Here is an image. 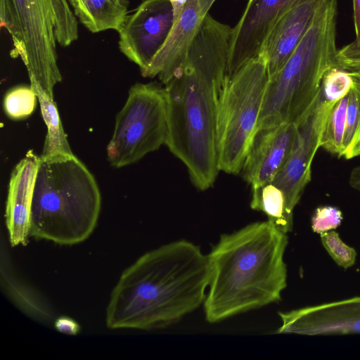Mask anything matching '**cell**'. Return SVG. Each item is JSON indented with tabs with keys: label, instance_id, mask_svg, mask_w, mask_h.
Instances as JSON below:
<instances>
[{
	"label": "cell",
	"instance_id": "obj_14",
	"mask_svg": "<svg viewBox=\"0 0 360 360\" xmlns=\"http://www.w3.org/2000/svg\"><path fill=\"white\" fill-rule=\"evenodd\" d=\"M217 0H187L165 44L149 65L141 72L143 77H155L164 84L183 63L187 51L208 11Z\"/></svg>",
	"mask_w": 360,
	"mask_h": 360
},
{
	"label": "cell",
	"instance_id": "obj_16",
	"mask_svg": "<svg viewBox=\"0 0 360 360\" xmlns=\"http://www.w3.org/2000/svg\"><path fill=\"white\" fill-rule=\"evenodd\" d=\"M39 157L27 153L13 170L6 205V223L12 246L26 245L30 236V211Z\"/></svg>",
	"mask_w": 360,
	"mask_h": 360
},
{
	"label": "cell",
	"instance_id": "obj_9",
	"mask_svg": "<svg viewBox=\"0 0 360 360\" xmlns=\"http://www.w3.org/2000/svg\"><path fill=\"white\" fill-rule=\"evenodd\" d=\"M335 104L326 100L321 89L311 108L297 123L289 157L271 182L284 193L288 208L293 212L311 181V163L318 149L327 118Z\"/></svg>",
	"mask_w": 360,
	"mask_h": 360
},
{
	"label": "cell",
	"instance_id": "obj_22",
	"mask_svg": "<svg viewBox=\"0 0 360 360\" xmlns=\"http://www.w3.org/2000/svg\"><path fill=\"white\" fill-rule=\"evenodd\" d=\"M37 96L27 86H20L10 89L4 99V109L12 120H22L29 117L34 110Z\"/></svg>",
	"mask_w": 360,
	"mask_h": 360
},
{
	"label": "cell",
	"instance_id": "obj_30",
	"mask_svg": "<svg viewBox=\"0 0 360 360\" xmlns=\"http://www.w3.org/2000/svg\"><path fill=\"white\" fill-rule=\"evenodd\" d=\"M172 8H173V15H174V23L177 20L179 17L180 16L187 0H170ZM174 25V24H173Z\"/></svg>",
	"mask_w": 360,
	"mask_h": 360
},
{
	"label": "cell",
	"instance_id": "obj_17",
	"mask_svg": "<svg viewBox=\"0 0 360 360\" xmlns=\"http://www.w3.org/2000/svg\"><path fill=\"white\" fill-rule=\"evenodd\" d=\"M1 284L9 299L25 314L46 323L53 319L54 310L49 302L16 276L3 242L1 248Z\"/></svg>",
	"mask_w": 360,
	"mask_h": 360
},
{
	"label": "cell",
	"instance_id": "obj_15",
	"mask_svg": "<svg viewBox=\"0 0 360 360\" xmlns=\"http://www.w3.org/2000/svg\"><path fill=\"white\" fill-rule=\"evenodd\" d=\"M326 1L311 0L300 4L285 13L271 28L262 49L266 55L269 78L286 63Z\"/></svg>",
	"mask_w": 360,
	"mask_h": 360
},
{
	"label": "cell",
	"instance_id": "obj_6",
	"mask_svg": "<svg viewBox=\"0 0 360 360\" xmlns=\"http://www.w3.org/2000/svg\"><path fill=\"white\" fill-rule=\"evenodd\" d=\"M0 21L11 37V56L25 64L37 98L53 100L62 80L56 44L68 46L79 37L68 0H0Z\"/></svg>",
	"mask_w": 360,
	"mask_h": 360
},
{
	"label": "cell",
	"instance_id": "obj_26",
	"mask_svg": "<svg viewBox=\"0 0 360 360\" xmlns=\"http://www.w3.org/2000/svg\"><path fill=\"white\" fill-rule=\"evenodd\" d=\"M360 60V36L339 49L337 54V65L339 63Z\"/></svg>",
	"mask_w": 360,
	"mask_h": 360
},
{
	"label": "cell",
	"instance_id": "obj_20",
	"mask_svg": "<svg viewBox=\"0 0 360 360\" xmlns=\"http://www.w3.org/2000/svg\"><path fill=\"white\" fill-rule=\"evenodd\" d=\"M349 72L353 82L347 96L346 129L342 154V157L346 159L356 157L360 143V73Z\"/></svg>",
	"mask_w": 360,
	"mask_h": 360
},
{
	"label": "cell",
	"instance_id": "obj_28",
	"mask_svg": "<svg viewBox=\"0 0 360 360\" xmlns=\"http://www.w3.org/2000/svg\"><path fill=\"white\" fill-rule=\"evenodd\" d=\"M356 37L360 36V0H352Z\"/></svg>",
	"mask_w": 360,
	"mask_h": 360
},
{
	"label": "cell",
	"instance_id": "obj_1",
	"mask_svg": "<svg viewBox=\"0 0 360 360\" xmlns=\"http://www.w3.org/2000/svg\"><path fill=\"white\" fill-rule=\"evenodd\" d=\"M231 28L209 13L183 63L164 83L167 110L165 145L205 191L219 172L217 117L228 63Z\"/></svg>",
	"mask_w": 360,
	"mask_h": 360
},
{
	"label": "cell",
	"instance_id": "obj_24",
	"mask_svg": "<svg viewBox=\"0 0 360 360\" xmlns=\"http://www.w3.org/2000/svg\"><path fill=\"white\" fill-rule=\"evenodd\" d=\"M321 240L326 250L338 266L346 269L354 264L356 250L345 244L336 231H330L321 234Z\"/></svg>",
	"mask_w": 360,
	"mask_h": 360
},
{
	"label": "cell",
	"instance_id": "obj_7",
	"mask_svg": "<svg viewBox=\"0 0 360 360\" xmlns=\"http://www.w3.org/2000/svg\"><path fill=\"white\" fill-rule=\"evenodd\" d=\"M269 80L264 51L225 78L217 117V145L220 171L237 174L257 130Z\"/></svg>",
	"mask_w": 360,
	"mask_h": 360
},
{
	"label": "cell",
	"instance_id": "obj_3",
	"mask_svg": "<svg viewBox=\"0 0 360 360\" xmlns=\"http://www.w3.org/2000/svg\"><path fill=\"white\" fill-rule=\"evenodd\" d=\"M288 243L287 233L269 221L221 235L207 255L206 320L217 323L279 301L287 286L284 253Z\"/></svg>",
	"mask_w": 360,
	"mask_h": 360
},
{
	"label": "cell",
	"instance_id": "obj_29",
	"mask_svg": "<svg viewBox=\"0 0 360 360\" xmlns=\"http://www.w3.org/2000/svg\"><path fill=\"white\" fill-rule=\"evenodd\" d=\"M349 184L352 188L360 192V165L354 167L351 171Z\"/></svg>",
	"mask_w": 360,
	"mask_h": 360
},
{
	"label": "cell",
	"instance_id": "obj_19",
	"mask_svg": "<svg viewBox=\"0 0 360 360\" xmlns=\"http://www.w3.org/2000/svg\"><path fill=\"white\" fill-rule=\"evenodd\" d=\"M250 207L267 217V221L288 233L293 226V212L288 208L283 192L272 183L252 188Z\"/></svg>",
	"mask_w": 360,
	"mask_h": 360
},
{
	"label": "cell",
	"instance_id": "obj_23",
	"mask_svg": "<svg viewBox=\"0 0 360 360\" xmlns=\"http://www.w3.org/2000/svg\"><path fill=\"white\" fill-rule=\"evenodd\" d=\"M352 82L349 72L339 67H333L324 75L321 92L326 100L336 103L348 94Z\"/></svg>",
	"mask_w": 360,
	"mask_h": 360
},
{
	"label": "cell",
	"instance_id": "obj_32",
	"mask_svg": "<svg viewBox=\"0 0 360 360\" xmlns=\"http://www.w3.org/2000/svg\"><path fill=\"white\" fill-rule=\"evenodd\" d=\"M356 156H360V143H359L357 150H356Z\"/></svg>",
	"mask_w": 360,
	"mask_h": 360
},
{
	"label": "cell",
	"instance_id": "obj_8",
	"mask_svg": "<svg viewBox=\"0 0 360 360\" xmlns=\"http://www.w3.org/2000/svg\"><path fill=\"white\" fill-rule=\"evenodd\" d=\"M167 110L164 87L158 84H136L117 115L115 129L107 146L111 165L133 164L165 144Z\"/></svg>",
	"mask_w": 360,
	"mask_h": 360
},
{
	"label": "cell",
	"instance_id": "obj_12",
	"mask_svg": "<svg viewBox=\"0 0 360 360\" xmlns=\"http://www.w3.org/2000/svg\"><path fill=\"white\" fill-rule=\"evenodd\" d=\"M277 333L305 335L360 334V296L278 312Z\"/></svg>",
	"mask_w": 360,
	"mask_h": 360
},
{
	"label": "cell",
	"instance_id": "obj_10",
	"mask_svg": "<svg viewBox=\"0 0 360 360\" xmlns=\"http://www.w3.org/2000/svg\"><path fill=\"white\" fill-rule=\"evenodd\" d=\"M173 24L170 0H144L118 32L120 51L144 70L165 44Z\"/></svg>",
	"mask_w": 360,
	"mask_h": 360
},
{
	"label": "cell",
	"instance_id": "obj_2",
	"mask_svg": "<svg viewBox=\"0 0 360 360\" xmlns=\"http://www.w3.org/2000/svg\"><path fill=\"white\" fill-rule=\"evenodd\" d=\"M210 278L208 255L186 240L138 258L121 274L106 308L108 328L167 327L204 303Z\"/></svg>",
	"mask_w": 360,
	"mask_h": 360
},
{
	"label": "cell",
	"instance_id": "obj_31",
	"mask_svg": "<svg viewBox=\"0 0 360 360\" xmlns=\"http://www.w3.org/2000/svg\"><path fill=\"white\" fill-rule=\"evenodd\" d=\"M337 67L342 68L349 72L360 73V60L339 63Z\"/></svg>",
	"mask_w": 360,
	"mask_h": 360
},
{
	"label": "cell",
	"instance_id": "obj_18",
	"mask_svg": "<svg viewBox=\"0 0 360 360\" xmlns=\"http://www.w3.org/2000/svg\"><path fill=\"white\" fill-rule=\"evenodd\" d=\"M73 12L93 33L113 30L117 32L128 13V0H68Z\"/></svg>",
	"mask_w": 360,
	"mask_h": 360
},
{
	"label": "cell",
	"instance_id": "obj_5",
	"mask_svg": "<svg viewBox=\"0 0 360 360\" xmlns=\"http://www.w3.org/2000/svg\"><path fill=\"white\" fill-rule=\"evenodd\" d=\"M337 0H326L283 67L269 80L257 129L297 123L313 105L326 72L337 67Z\"/></svg>",
	"mask_w": 360,
	"mask_h": 360
},
{
	"label": "cell",
	"instance_id": "obj_21",
	"mask_svg": "<svg viewBox=\"0 0 360 360\" xmlns=\"http://www.w3.org/2000/svg\"><path fill=\"white\" fill-rule=\"evenodd\" d=\"M347 96L333 105L325 124L321 147L331 154L342 157L346 129Z\"/></svg>",
	"mask_w": 360,
	"mask_h": 360
},
{
	"label": "cell",
	"instance_id": "obj_11",
	"mask_svg": "<svg viewBox=\"0 0 360 360\" xmlns=\"http://www.w3.org/2000/svg\"><path fill=\"white\" fill-rule=\"evenodd\" d=\"M311 0H248L237 24L231 28L226 78L257 56L276 22L289 10Z\"/></svg>",
	"mask_w": 360,
	"mask_h": 360
},
{
	"label": "cell",
	"instance_id": "obj_27",
	"mask_svg": "<svg viewBox=\"0 0 360 360\" xmlns=\"http://www.w3.org/2000/svg\"><path fill=\"white\" fill-rule=\"evenodd\" d=\"M54 326L58 331L68 335H76L80 330L77 322L65 316L57 319L54 322Z\"/></svg>",
	"mask_w": 360,
	"mask_h": 360
},
{
	"label": "cell",
	"instance_id": "obj_4",
	"mask_svg": "<svg viewBox=\"0 0 360 360\" xmlns=\"http://www.w3.org/2000/svg\"><path fill=\"white\" fill-rule=\"evenodd\" d=\"M101 205L94 176L73 153L39 156L30 236L65 245L82 243L94 231Z\"/></svg>",
	"mask_w": 360,
	"mask_h": 360
},
{
	"label": "cell",
	"instance_id": "obj_13",
	"mask_svg": "<svg viewBox=\"0 0 360 360\" xmlns=\"http://www.w3.org/2000/svg\"><path fill=\"white\" fill-rule=\"evenodd\" d=\"M296 130L294 123L257 129L241 171L252 188L271 183L281 171L290 153Z\"/></svg>",
	"mask_w": 360,
	"mask_h": 360
},
{
	"label": "cell",
	"instance_id": "obj_25",
	"mask_svg": "<svg viewBox=\"0 0 360 360\" xmlns=\"http://www.w3.org/2000/svg\"><path fill=\"white\" fill-rule=\"evenodd\" d=\"M343 219L342 212L336 207H317L311 217V229L320 235L338 228Z\"/></svg>",
	"mask_w": 360,
	"mask_h": 360
}]
</instances>
